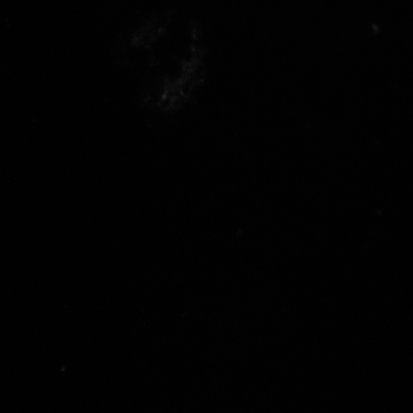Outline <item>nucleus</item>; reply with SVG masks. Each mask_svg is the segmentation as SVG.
Returning <instances> with one entry per match:
<instances>
[]
</instances>
